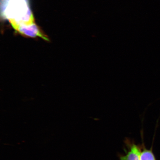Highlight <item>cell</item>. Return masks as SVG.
<instances>
[{
    "label": "cell",
    "instance_id": "cell-1",
    "mask_svg": "<svg viewBox=\"0 0 160 160\" xmlns=\"http://www.w3.org/2000/svg\"><path fill=\"white\" fill-rule=\"evenodd\" d=\"M3 15L16 30L34 24L32 14L28 0H2Z\"/></svg>",
    "mask_w": 160,
    "mask_h": 160
},
{
    "label": "cell",
    "instance_id": "cell-3",
    "mask_svg": "<svg viewBox=\"0 0 160 160\" xmlns=\"http://www.w3.org/2000/svg\"><path fill=\"white\" fill-rule=\"evenodd\" d=\"M140 159L141 160H157L152 149L146 148L144 144L142 145Z\"/></svg>",
    "mask_w": 160,
    "mask_h": 160
},
{
    "label": "cell",
    "instance_id": "cell-2",
    "mask_svg": "<svg viewBox=\"0 0 160 160\" xmlns=\"http://www.w3.org/2000/svg\"><path fill=\"white\" fill-rule=\"evenodd\" d=\"M125 144L127 149H124L125 155H119L120 160H141L142 145H137L133 141L128 139L125 140Z\"/></svg>",
    "mask_w": 160,
    "mask_h": 160
}]
</instances>
